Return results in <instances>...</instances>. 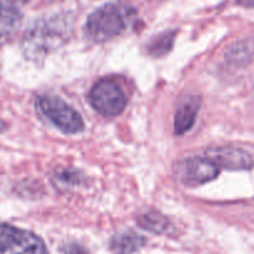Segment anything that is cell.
Wrapping results in <instances>:
<instances>
[{
  "label": "cell",
  "mask_w": 254,
  "mask_h": 254,
  "mask_svg": "<svg viewBox=\"0 0 254 254\" xmlns=\"http://www.w3.org/2000/svg\"><path fill=\"white\" fill-rule=\"evenodd\" d=\"M72 31L71 17L54 15L37 20L26 31L21 46L26 59L40 61L67 41Z\"/></svg>",
  "instance_id": "1"
},
{
  "label": "cell",
  "mask_w": 254,
  "mask_h": 254,
  "mask_svg": "<svg viewBox=\"0 0 254 254\" xmlns=\"http://www.w3.org/2000/svg\"><path fill=\"white\" fill-rule=\"evenodd\" d=\"M135 10L121 2H109L88 16L84 34L91 41L102 44L123 34L128 29Z\"/></svg>",
  "instance_id": "2"
},
{
  "label": "cell",
  "mask_w": 254,
  "mask_h": 254,
  "mask_svg": "<svg viewBox=\"0 0 254 254\" xmlns=\"http://www.w3.org/2000/svg\"><path fill=\"white\" fill-rule=\"evenodd\" d=\"M36 108L55 127L66 134H77L83 130L82 117L62 99L55 96H40Z\"/></svg>",
  "instance_id": "3"
},
{
  "label": "cell",
  "mask_w": 254,
  "mask_h": 254,
  "mask_svg": "<svg viewBox=\"0 0 254 254\" xmlns=\"http://www.w3.org/2000/svg\"><path fill=\"white\" fill-rule=\"evenodd\" d=\"M89 103L101 116L117 117L124 111L127 98L123 89L113 79L104 78L97 82L89 93Z\"/></svg>",
  "instance_id": "4"
},
{
  "label": "cell",
  "mask_w": 254,
  "mask_h": 254,
  "mask_svg": "<svg viewBox=\"0 0 254 254\" xmlns=\"http://www.w3.org/2000/svg\"><path fill=\"white\" fill-rule=\"evenodd\" d=\"M0 254H49L40 237L30 231L0 225Z\"/></svg>",
  "instance_id": "5"
},
{
  "label": "cell",
  "mask_w": 254,
  "mask_h": 254,
  "mask_svg": "<svg viewBox=\"0 0 254 254\" xmlns=\"http://www.w3.org/2000/svg\"><path fill=\"white\" fill-rule=\"evenodd\" d=\"M218 174L220 166L208 156L186 159L179 166V175L186 186L203 185L215 180Z\"/></svg>",
  "instance_id": "6"
},
{
  "label": "cell",
  "mask_w": 254,
  "mask_h": 254,
  "mask_svg": "<svg viewBox=\"0 0 254 254\" xmlns=\"http://www.w3.org/2000/svg\"><path fill=\"white\" fill-rule=\"evenodd\" d=\"M207 155L220 168L228 169V170H248L253 166V160L250 154L242 149L232 148V146L211 149L208 150Z\"/></svg>",
  "instance_id": "7"
},
{
  "label": "cell",
  "mask_w": 254,
  "mask_h": 254,
  "mask_svg": "<svg viewBox=\"0 0 254 254\" xmlns=\"http://www.w3.org/2000/svg\"><path fill=\"white\" fill-rule=\"evenodd\" d=\"M22 16L19 10L9 2L0 0V46L6 44L17 32Z\"/></svg>",
  "instance_id": "8"
},
{
  "label": "cell",
  "mask_w": 254,
  "mask_h": 254,
  "mask_svg": "<svg viewBox=\"0 0 254 254\" xmlns=\"http://www.w3.org/2000/svg\"><path fill=\"white\" fill-rule=\"evenodd\" d=\"M198 109H200L198 97H189L179 106L175 114V121H174V129H175L176 135H183L192 128Z\"/></svg>",
  "instance_id": "9"
},
{
  "label": "cell",
  "mask_w": 254,
  "mask_h": 254,
  "mask_svg": "<svg viewBox=\"0 0 254 254\" xmlns=\"http://www.w3.org/2000/svg\"><path fill=\"white\" fill-rule=\"evenodd\" d=\"M145 245V238L134 232H124L113 237L111 251L114 254H131Z\"/></svg>",
  "instance_id": "10"
},
{
  "label": "cell",
  "mask_w": 254,
  "mask_h": 254,
  "mask_svg": "<svg viewBox=\"0 0 254 254\" xmlns=\"http://www.w3.org/2000/svg\"><path fill=\"white\" fill-rule=\"evenodd\" d=\"M174 40H175V31H168L158 35L146 46L148 54L156 57L164 56V55H166L171 50Z\"/></svg>",
  "instance_id": "11"
},
{
  "label": "cell",
  "mask_w": 254,
  "mask_h": 254,
  "mask_svg": "<svg viewBox=\"0 0 254 254\" xmlns=\"http://www.w3.org/2000/svg\"><path fill=\"white\" fill-rule=\"evenodd\" d=\"M138 223L141 228L153 233H163L169 227V220L159 212L144 213L139 217Z\"/></svg>",
  "instance_id": "12"
},
{
  "label": "cell",
  "mask_w": 254,
  "mask_h": 254,
  "mask_svg": "<svg viewBox=\"0 0 254 254\" xmlns=\"http://www.w3.org/2000/svg\"><path fill=\"white\" fill-rule=\"evenodd\" d=\"M254 55V40H248V41L241 42L238 46L231 50V60L235 61H246V60L251 59Z\"/></svg>",
  "instance_id": "13"
},
{
  "label": "cell",
  "mask_w": 254,
  "mask_h": 254,
  "mask_svg": "<svg viewBox=\"0 0 254 254\" xmlns=\"http://www.w3.org/2000/svg\"><path fill=\"white\" fill-rule=\"evenodd\" d=\"M56 179L64 185H79L82 183V175L79 171L73 170V169L59 168L55 174Z\"/></svg>",
  "instance_id": "14"
},
{
  "label": "cell",
  "mask_w": 254,
  "mask_h": 254,
  "mask_svg": "<svg viewBox=\"0 0 254 254\" xmlns=\"http://www.w3.org/2000/svg\"><path fill=\"white\" fill-rule=\"evenodd\" d=\"M62 251L64 254H87L86 250L77 243H67L66 246H64Z\"/></svg>",
  "instance_id": "15"
},
{
  "label": "cell",
  "mask_w": 254,
  "mask_h": 254,
  "mask_svg": "<svg viewBox=\"0 0 254 254\" xmlns=\"http://www.w3.org/2000/svg\"><path fill=\"white\" fill-rule=\"evenodd\" d=\"M238 4L243 5V6H248V7H254V0H236Z\"/></svg>",
  "instance_id": "16"
},
{
  "label": "cell",
  "mask_w": 254,
  "mask_h": 254,
  "mask_svg": "<svg viewBox=\"0 0 254 254\" xmlns=\"http://www.w3.org/2000/svg\"><path fill=\"white\" fill-rule=\"evenodd\" d=\"M9 1H12V2H27L29 0H9Z\"/></svg>",
  "instance_id": "17"
}]
</instances>
